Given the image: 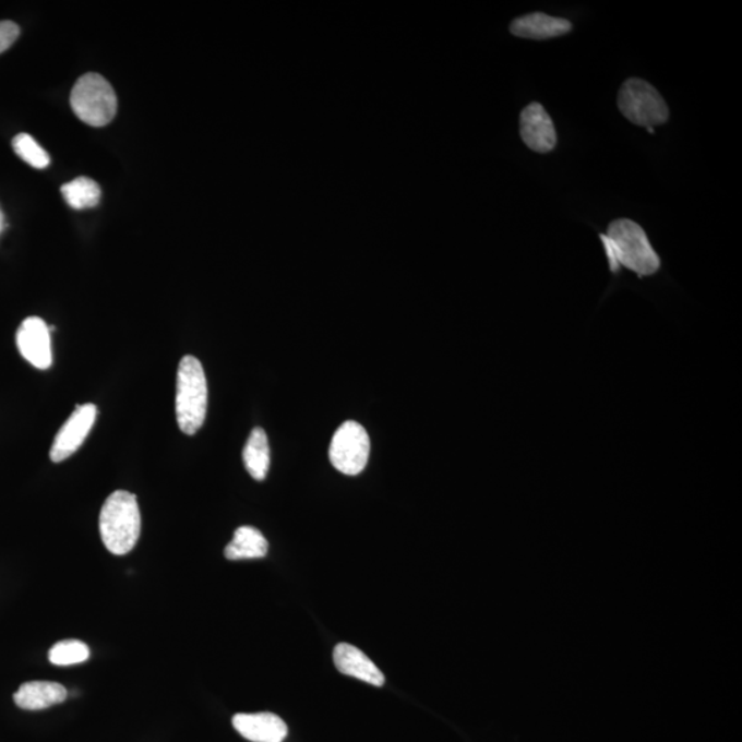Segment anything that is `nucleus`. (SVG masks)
<instances>
[{"label":"nucleus","instance_id":"nucleus-17","mask_svg":"<svg viewBox=\"0 0 742 742\" xmlns=\"http://www.w3.org/2000/svg\"><path fill=\"white\" fill-rule=\"evenodd\" d=\"M89 657L88 646L82 641L67 639L52 646L49 659L51 665L67 667L81 665Z\"/></svg>","mask_w":742,"mask_h":742},{"label":"nucleus","instance_id":"nucleus-1","mask_svg":"<svg viewBox=\"0 0 742 742\" xmlns=\"http://www.w3.org/2000/svg\"><path fill=\"white\" fill-rule=\"evenodd\" d=\"M609 270L617 275L627 268L638 278L650 277L659 272L661 260L643 227L630 219L613 220L607 235L600 236Z\"/></svg>","mask_w":742,"mask_h":742},{"label":"nucleus","instance_id":"nucleus-14","mask_svg":"<svg viewBox=\"0 0 742 742\" xmlns=\"http://www.w3.org/2000/svg\"><path fill=\"white\" fill-rule=\"evenodd\" d=\"M268 551L267 539L259 529L253 527H240L235 532V538L227 544L226 559L231 561L263 559Z\"/></svg>","mask_w":742,"mask_h":742},{"label":"nucleus","instance_id":"nucleus-9","mask_svg":"<svg viewBox=\"0 0 742 742\" xmlns=\"http://www.w3.org/2000/svg\"><path fill=\"white\" fill-rule=\"evenodd\" d=\"M519 134L524 143L537 153L553 151L556 143L555 129L548 111L538 103H532L519 116Z\"/></svg>","mask_w":742,"mask_h":742},{"label":"nucleus","instance_id":"nucleus-7","mask_svg":"<svg viewBox=\"0 0 742 742\" xmlns=\"http://www.w3.org/2000/svg\"><path fill=\"white\" fill-rule=\"evenodd\" d=\"M95 420H97V407L93 403L79 406L63 423L61 431L57 433L50 452L52 463H62L76 453L92 431Z\"/></svg>","mask_w":742,"mask_h":742},{"label":"nucleus","instance_id":"nucleus-6","mask_svg":"<svg viewBox=\"0 0 742 742\" xmlns=\"http://www.w3.org/2000/svg\"><path fill=\"white\" fill-rule=\"evenodd\" d=\"M370 455V439L366 429L355 421L344 422L332 439L328 458L344 475L362 474Z\"/></svg>","mask_w":742,"mask_h":742},{"label":"nucleus","instance_id":"nucleus-5","mask_svg":"<svg viewBox=\"0 0 742 742\" xmlns=\"http://www.w3.org/2000/svg\"><path fill=\"white\" fill-rule=\"evenodd\" d=\"M618 105L625 119L646 129L665 124L670 116L666 100L651 84L629 79L619 92Z\"/></svg>","mask_w":742,"mask_h":742},{"label":"nucleus","instance_id":"nucleus-12","mask_svg":"<svg viewBox=\"0 0 742 742\" xmlns=\"http://www.w3.org/2000/svg\"><path fill=\"white\" fill-rule=\"evenodd\" d=\"M571 31L572 24L569 20L551 17L543 13L523 15L511 24V32L514 36L532 40L551 39V37L569 34Z\"/></svg>","mask_w":742,"mask_h":742},{"label":"nucleus","instance_id":"nucleus-10","mask_svg":"<svg viewBox=\"0 0 742 742\" xmlns=\"http://www.w3.org/2000/svg\"><path fill=\"white\" fill-rule=\"evenodd\" d=\"M232 726L252 742H283L288 735V726L272 713L237 714Z\"/></svg>","mask_w":742,"mask_h":742},{"label":"nucleus","instance_id":"nucleus-15","mask_svg":"<svg viewBox=\"0 0 742 742\" xmlns=\"http://www.w3.org/2000/svg\"><path fill=\"white\" fill-rule=\"evenodd\" d=\"M243 464L248 474L254 480L266 479L270 469V445L266 432L262 428H254L249 434L246 448L242 453Z\"/></svg>","mask_w":742,"mask_h":742},{"label":"nucleus","instance_id":"nucleus-3","mask_svg":"<svg viewBox=\"0 0 742 742\" xmlns=\"http://www.w3.org/2000/svg\"><path fill=\"white\" fill-rule=\"evenodd\" d=\"M208 407V384L200 360L184 357L180 360L177 378V399L175 411L180 431L185 434L198 433L203 427Z\"/></svg>","mask_w":742,"mask_h":742},{"label":"nucleus","instance_id":"nucleus-2","mask_svg":"<svg viewBox=\"0 0 742 742\" xmlns=\"http://www.w3.org/2000/svg\"><path fill=\"white\" fill-rule=\"evenodd\" d=\"M99 532L111 554L124 555L135 548L141 535V512L134 494L115 491L99 514Z\"/></svg>","mask_w":742,"mask_h":742},{"label":"nucleus","instance_id":"nucleus-13","mask_svg":"<svg viewBox=\"0 0 742 742\" xmlns=\"http://www.w3.org/2000/svg\"><path fill=\"white\" fill-rule=\"evenodd\" d=\"M68 691L57 682L34 681L21 685L14 693V702L26 711L46 709L65 702Z\"/></svg>","mask_w":742,"mask_h":742},{"label":"nucleus","instance_id":"nucleus-18","mask_svg":"<svg viewBox=\"0 0 742 742\" xmlns=\"http://www.w3.org/2000/svg\"><path fill=\"white\" fill-rule=\"evenodd\" d=\"M13 148L15 155H17L21 160L29 164L31 167L45 169L50 166V156L47 155L45 148L28 134L15 136L13 140Z\"/></svg>","mask_w":742,"mask_h":742},{"label":"nucleus","instance_id":"nucleus-8","mask_svg":"<svg viewBox=\"0 0 742 742\" xmlns=\"http://www.w3.org/2000/svg\"><path fill=\"white\" fill-rule=\"evenodd\" d=\"M17 347L26 362L34 368L46 370L51 368L52 351L50 328L37 316L26 318L17 332Z\"/></svg>","mask_w":742,"mask_h":742},{"label":"nucleus","instance_id":"nucleus-11","mask_svg":"<svg viewBox=\"0 0 742 742\" xmlns=\"http://www.w3.org/2000/svg\"><path fill=\"white\" fill-rule=\"evenodd\" d=\"M334 665L344 675L370 683L373 686H384L385 677L380 668L363 654L362 650L349 644L336 646L333 654Z\"/></svg>","mask_w":742,"mask_h":742},{"label":"nucleus","instance_id":"nucleus-20","mask_svg":"<svg viewBox=\"0 0 742 742\" xmlns=\"http://www.w3.org/2000/svg\"><path fill=\"white\" fill-rule=\"evenodd\" d=\"M3 230H4V216L2 210H0V235H2Z\"/></svg>","mask_w":742,"mask_h":742},{"label":"nucleus","instance_id":"nucleus-19","mask_svg":"<svg viewBox=\"0 0 742 742\" xmlns=\"http://www.w3.org/2000/svg\"><path fill=\"white\" fill-rule=\"evenodd\" d=\"M20 28L13 21H0V55L19 39Z\"/></svg>","mask_w":742,"mask_h":742},{"label":"nucleus","instance_id":"nucleus-21","mask_svg":"<svg viewBox=\"0 0 742 742\" xmlns=\"http://www.w3.org/2000/svg\"><path fill=\"white\" fill-rule=\"evenodd\" d=\"M646 130H648V132H650V134H655V130L650 129V127H649V129H646Z\"/></svg>","mask_w":742,"mask_h":742},{"label":"nucleus","instance_id":"nucleus-16","mask_svg":"<svg viewBox=\"0 0 742 742\" xmlns=\"http://www.w3.org/2000/svg\"><path fill=\"white\" fill-rule=\"evenodd\" d=\"M63 199L73 210L94 208L99 204L100 188L95 180L82 177L72 180L61 188Z\"/></svg>","mask_w":742,"mask_h":742},{"label":"nucleus","instance_id":"nucleus-4","mask_svg":"<svg viewBox=\"0 0 742 742\" xmlns=\"http://www.w3.org/2000/svg\"><path fill=\"white\" fill-rule=\"evenodd\" d=\"M71 106L79 119L92 127H105L115 119L118 97L98 73L84 74L72 89Z\"/></svg>","mask_w":742,"mask_h":742}]
</instances>
